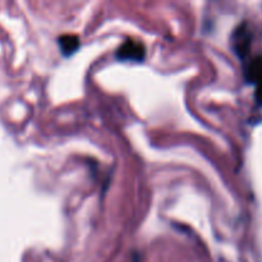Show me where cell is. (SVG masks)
I'll use <instances>...</instances> for the list:
<instances>
[{
  "mask_svg": "<svg viewBox=\"0 0 262 262\" xmlns=\"http://www.w3.org/2000/svg\"><path fill=\"white\" fill-rule=\"evenodd\" d=\"M145 45L136 40H127L117 51V58L120 60L142 61L145 59Z\"/></svg>",
  "mask_w": 262,
  "mask_h": 262,
  "instance_id": "6da1fadb",
  "label": "cell"
},
{
  "mask_svg": "<svg viewBox=\"0 0 262 262\" xmlns=\"http://www.w3.org/2000/svg\"><path fill=\"white\" fill-rule=\"evenodd\" d=\"M251 40H252V35L246 23H242L239 27L235 28L234 35H233V46H234L235 53L241 58H246L250 53Z\"/></svg>",
  "mask_w": 262,
  "mask_h": 262,
  "instance_id": "7a4b0ae2",
  "label": "cell"
},
{
  "mask_svg": "<svg viewBox=\"0 0 262 262\" xmlns=\"http://www.w3.org/2000/svg\"><path fill=\"white\" fill-rule=\"evenodd\" d=\"M58 43L63 55L69 56L76 53L79 48V38L76 35H63L58 38Z\"/></svg>",
  "mask_w": 262,
  "mask_h": 262,
  "instance_id": "3957f363",
  "label": "cell"
},
{
  "mask_svg": "<svg viewBox=\"0 0 262 262\" xmlns=\"http://www.w3.org/2000/svg\"><path fill=\"white\" fill-rule=\"evenodd\" d=\"M246 78L250 82L260 83L262 82V55L256 56L246 68Z\"/></svg>",
  "mask_w": 262,
  "mask_h": 262,
  "instance_id": "277c9868",
  "label": "cell"
},
{
  "mask_svg": "<svg viewBox=\"0 0 262 262\" xmlns=\"http://www.w3.org/2000/svg\"><path fill=\"white\" fill-rule=\"evenodd\" d=\"M256 100H257V102L262 104V82L257 83V89H256Z\"/></svg>",
  "mask_w": 262,
  "mask_h": 262,
  "instance_id": "5b68a950",
  "label": "cell"
}]
</instances>
